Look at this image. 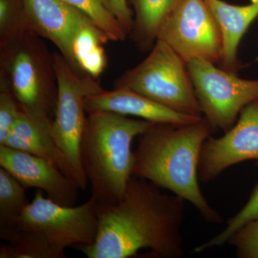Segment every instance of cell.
Returning <instances> with one entry per match:
<instances>
[{"mask_svg": "<svg viewBox=\"0 0 258 258\" xmlns=\"http://www.w3.org/2000/svg\"><path fill=\"white\" fill-rule=\"evenodd\" d=\"M160 189L132 176L118 203L98 205L96 240L78 249L88 258L135 257L142 249L149 250L152 257H183L186 201Z\"/></svg>", "mask_w": 258, "mask_h": 258, "instance_id": "cell-1", "label": "cell"}, {"mask_svg": "<svg viewBox=\"0 0 258 258\" xmlns=\"http://www.w3.org/2000/svg\"><path fill=\"white\" fill-rule=\"evenodd\" d=\"M212 132L205 117L186 125L153 123L138 137L133 176L189 202L206 221L221 223V215L200 189L198 175L203 144Z\"/></svg>", "mask_w": 258, "mask_h": 258, "instance_id": "cell-2", "label": "cell"}, {"mask_svg": "<svg viewBox=\"0 0 258 258\" xmlns=\"http://www.w3.org/2000/svg\"><path fill=\"white\" fill-rule=\"evenodd\" d=\"M153 123L112 112L87 113L81 161L98 206L115 205L123 198L133 176L132 143Z\"/></svg>", "mask_w": 258, "mask_h": 258, "instance_id": "cell-3", "label": "cell"}, {"mask_svg": "<svg viewBox=\"0 0 258 258\" xmlns=\"http://www.w3.org/2000/svg\"><path fill=\"white\" fill-rule=\"evenodd\" d=\"M30 30L0 46V89L9 91L20 109L52 129L57 107L54 53Z\"/></svg>", "mask_w": 258, "mask_h": 258, "instance_id": "cell-4", "label": "cell"}, {"mask_svg": "<svg viewBox=\"0 0 258 258\" xmlns=\"http://www.w3.org/2000/svg\"><path fill=\"white\" fill-rule=\"evenodd\" d=\"M114 88L132 90L180 113L204 117L186 62L161 40L115 81Z\"/></svg>", "mask_w": 258, "mask_h": 258, "instance_id": "cell-5", "label": "cell"}, {"mask_svg": "<svg viewBox=\"0 0 258 258\" xmlns=\"http://www.w3.org/2000/svg\"><path fill=\"white\" fill-rule=\"evenodd\" d=\"M54 60L58 93L51 135L66 161L68 176L86 189L88 181L81 156L87 118L85 99L103 88L96 79L74 71L60 52H54Z\"/></svg>", "mask_w": 258, "mask_h": 258, "instance_id": "cell-6", "label": "cell"}, {"mask_svg": "<svg viewBox=\"0 0 258 258\" xmlns=\"http://www.w3.org/2000/svg\"><path fill=\"white\" fill-rule=\"evenodd\" d=\"M39 232L50 244L55 258H64L67 247L91 245L98 232V204L91 197L79 206H64L37 189L24 210L19 228Z\"/></svg>", "mask_w": 258, "mask_h": 258, "instance_id": "cell-7", "label": "cell"}, {"mask_svg": "<svg viewBox=\"0 0 258 258\" xmlns=\"http://www.w3.org/2000/svg\"><path fill=\"white\" fill-rule=\"evenodd\" d=\"M186 64L203 116L213 130H230L244 107L258 99V79H242L205 59Z\"/></svg>", "mask_w": 258, "mask_h": 258, "instance_id": "cell-8", "label": "cell"}, {"mask_svg": "<svg viewBox=\"0 0 258 258\" xmlns=\"http://www.w3.org/2000/svg\"><path fill=\"white\" fill-rule=\"evenodd\" d=\"M157 40L166 42L186 63L198 58L221 62V31L205 0H179L161 25Z\"/></svg>", "mask_w": 258, "mask_h": 258, "instance_id": "cell-9", "label": "cell"}, {"mask_svg": "<svg viewBox=\"0 0 258 258\" xmlns=\"http://www.w3.org/2000/svg\"><path fill=\"white\" fill-rule=\"evenodd\" d=\"M252 160L258 164V99L244 107L238 119L220 138L210 136L199 163L200 181L208 183L230 166Z\"/></svg>", "mask_w": 258, "mask_h": 258, "instance_id": "cell-10", "label": "cell"}, {"mask_svg": "<svg viewBox=\"0 0 258 258\" xmlns=\"http://www.w3.org/2000/svg\"><path fill=\"white\" fill-rule=\"evenodd\" d=\"M0 166L25 188H36L47 198L64 206H75L81 189L75 180L52 162L30 153L0 145Z\"/></svg>", "mask_w": 258, "mask_h": 258, "instance_id": "cell-11", "label": "cell"}, {"mask_svg": "<svg viewBox=\"0 0 258 258\" xmlns=\"http://www.w3.org/2000/svg\"><path fill=\"white\" fill-rule=\"evenodd\" d=\"M23 3L28 30L55 45L74 69L73 41L80 27L90 18L62 0Z\"/></svg>", "mask_w": 258, "mask_h": 258, "instance_id": "cell-12", "label": "cell"}, {"mask_svg": "<svg viewBox=\"0 0 258 258\" xmlns=\"http://www.w3.org/2000/svg\"><path fill=\"white\" fill-rule=\"evenodd\" d=\"M86 112L108 111L123 115H132L154 123L181 125L195 123L203 117L180 113L161 103L127 88L103 89L86 97Z\"/></svg>", "mask_w": 258, "mask_h": 258, "instance_id": "cell-13", "label": "cell"}, {"mask_svg": "<svg viewBox=\"0 0 258 258\" xmlns=\"http://www.w3.org/2000/svg\"><path fill=\"white\" fill-rule=\"evenodd\" d=\"M216 19L223 40L222 69L237 73L240 69L239 46L242 37L258 17V0L236 5L223 0H205Z\"/></svg>", "mask_w": 258, "mask_h": 258, "instance_id": "cell-14", "label": "cell"}, {"mask_svg": "<svg viewBox=\"0 0 258 258\" xmlns=\"http://www.w3.org/2000/svg\"><path fill=\"white\" fill-rule=\"evenodd\" d=\"M2 145L47 159L68 176L66 161L52 139L51 129L23 111L20 112L11 133Z\"/></svg>", "mask_w": 258, "mask_h": 258, "instance_id": "cell-15", "label": "cell"}, {"mask_svg": "<svg viewBox=\"0 0 258 258\" xmlns=\"http://www.w3.org/2000/svg\"><path fill=\"white\" fill-rule=\"evenodd\" d=\"M108 37L88 19L80 27L72 44L74 70L84 76L98 79L108 64L103 45Z\"/></svg>", "mask_w": 258, "mask_h": 258, "instance_id": "cell-16", "label": "cell"}, {"mask_svg": "<svg viewBox=\"0 0 258 258\" xmlns=\"http://www.w3.org/2000/svg\"><path fill=\"white\" fill-rule=\"evenodd\" d=\"M179 0H132L135 17L128 36L142 51H150L161 25Z\"/></svg>", "mask_w": 258, "mask_h": 258, "instance_id": "cell-17", "label": "cell"}, {"mask_svg": "<svg viewBox=\"0 0 258 258\" xmlns=\"http://www.w3.org/2000/svg\"><path fill=\"white\" fill-rule=\"evenodd\" d=\"M26 188L4 168H0V237L9 241L29 205Z\"/></svg>", "mask_w": 258, "mask_h": 258, "instance_id": "cell-18", "label": "cell"}, {"mask_svg": "<svg viewBox=\"0 0 258 258\" xmlns=\"http://www.w3.org/2000/svg\"><path fill=\"white\" fill-rule=\"evenodd\" d=\"M0 258H55L43 235L28 229H20L7 244L0 246Z\"/></svg>", "mask_w": 258, "mask_h": 258, "instance_id": "cell-19", "label": "cell"}, {"mask_svg": "<svg viewBox=\"0 0 258 258\" xmlns=\"http://www.w3.org/2000/svg\"><path fill=\"white\" fill-rule=\"evenodd\" d=\"M86 15L108 40L121 42L128 36L116 19L102 4L101 0H62Z\"/></svg>", "mask_w": 258, "mask_h": 258, "instance_id": "cell-20", "label": "cell"}, {"mask_svg": "<svg viewBox=\"0 0 258 258\" xmlns=\"http://www.w3.org/2000/svg\"><path fill=\"white\" fill-rule=\"evenodd\" d=\"M258 217V184L252 191L249 196L248 201L245 205L241 209L238 213L235 216L231 217L227 222V226L218 235L212 237L207 242L197 246L194 249V252L196 253L205 252L209 249L214 247H220L227 243L229 238L233 235L236 231L238 230L241 227L245 225L247 222L253 220Z\"/></svg>", "mask_w": 258, "mask_h": 258, "instance_id": "cell-21", "label": "cell"}, {"mask_svg": "<svg viewBox=\"0 0 258 258\" xmlns=\"http://www.w3.org/2000/svg\"><path fill=\"white\" fill-rule=\"evenodd\" d=\"M27 30L23 0H0V46Z\"/></svg>", "mask_w": 258, "mask_h": 258, "instance_id": "cell-22", "label": "cell"}, {"mask_svg": "<svg viewBox=\"0 0 258 258\" xmlns=\"http://www.w3.org/2000/svg\"><path fill=\"white\" fill-rule=\"evenodd\" d=\"M227 243L235 247L237 257L258 258V217L236 231Z\"/></svg>", "mask_w": 258, "mask_h": 258, "instance_id": "cell-23", "label": "cell"}, {"mask_svg": "<svg viewBox=\"0 0 258 258\" xmlns=\"http://www.w3.org/2000/svg\"><path fill=\"white\" fill-rule=\"evenodd\" d=\"M20 112L21 109L13 95L6 90L0 89V145L6 142Z\"/></svg>", "mask_w": 258, "mask_h": 258, "instance_id": "cell-24", "label": "cell"}, {"mask_svg": "<svg viewBox=\"0 0 258 258\" xmlns=\"http://www.w3.org/2000/svg\"><path fill=\"white\" fill-rule=\"evenodd\" d=\"M101 2L116 19L128 36L133 29L134 17L128 0H101Z\"/></svg>", "mask_w": 258, "mask_h": 258, "instance_id": "cell-25", "label": "cell"}]
</instances>
